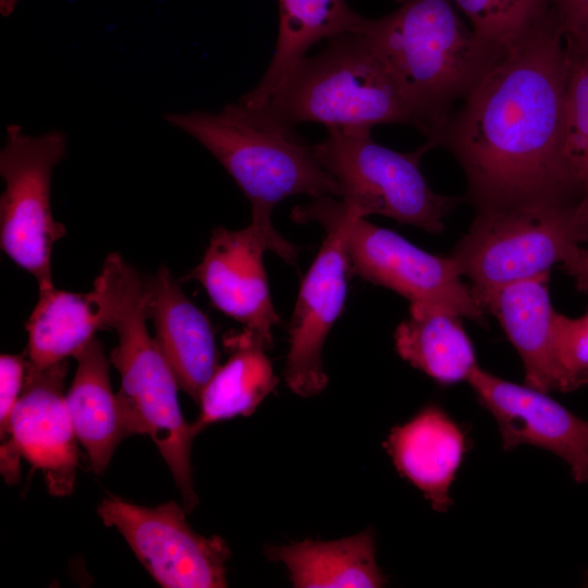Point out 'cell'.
<instances>
[{
  "label": "cell",
  "instance_id": "1",
  "mask_svg": "<svg viewBox=\"0 0 588 588\" xmlns=\"http://www.w3.org/2000/svg\"><path fill=\"white\" fill-rule=\"evenodd\" d=\"M569 61L547 12L507 46L451 115L438 146L461 164L477 211L584 200L583 182L566 151Z\"/></svg>",
  "mask_w": 588,
  "mask_h": 588
},
{
  "label": "cell",
  "instance_id": "2",
  "mask_svg": "<svg viewBox=\"0 0 588 588\" xmlns=\"http://www.w3.org/2000/svg\"><path fill=\"white\" fill-rule=\"evenodd\" d=\"M401 1L382 17L362 16L354 29L399 84L417 130L437 147L456 101L501 61L507 47L468 28L452 0Z\"/></svg>",
  "mask_w": 588,
  "mask_h": 588
},
{
  "label": "cell",
  "instance_id": "3",
  "mask_svg": "<svg viewBox=\"0 0 588 588\" xmlns=\"http://www.w3.org/2000/svg\"><path fill=\"white\" fill-rule=\"evenodd\" d=\"M93 292L106 330L118 345L110 362L121 376L117 393L131 434H147L164 458L186 511L198 503L191 468V424L183 417L179 383L146 322L145 279L119 253H111L94 281Z\"/></svg>",
  "mask_w": 588,
  "mask_h": 588
},
{
  "label": "cell",
  "instance_id": "4",
  "mask_svg": "<svg viewBox=\"0 0 588 588\" xmlns=\"http://www.w3.org/2000/svg\"><path fill=\"white\" fill-rule=\"evenodd\" d=\"M164 120L210 151L250 203V223L267 231L275 232L272 210L292 195L341 196L313 145L266 107L237 100L219 112L169 113Z\"/></svg>",
  "mask_w": 588,
  "mask_h": 588
},
{
  "label": "cell",
  "instance_id": "5",
  "mask_svg": "<svg viewBox=\"0 0 588 588\" xmlns=\"http://www.w3.org/2000/svg\"><path fill=\"white\" fill-rule=\"evenodd\" d=\"M289 124L326 127L404 124L416 114L368 40L356 29L328 39L318 53L301 59L262 106Z\"/></svg>",
  "mask_w": 588,
  "mask_h": 588
},
{
  "label": "cell",
  "instance_id": "6",
  "mask_svg": "<svg viewBox=\"0 0 588 588\" xmlns=\"http://www.w3.org/2000/svg\"><path fill=\"white\" fill-rule=\"evenodd\" d=\"M588 241V204L559 206L530 203L477 211L468 232L450 258L473 284L497 286L566 270Z\"/></svg>",
  "mask_w": 588,
  "mask_h": 588
},
{
  "label": "cell",
  "instance_id": "7",
  "mask_svg": "<svg viewBox=\"0 0 588 588\" xmlns=\"http://www.w3.org/2000/svg\"><path fill=\"white\" fill-rule=\"evenodd\" d=\"M326 128L327 137L313 145L314 152L358 216L380 215L429 233L443 231V219L458 198L434 193L422 175L421 157L434 148L430 142L400 152L375 142L371 128Z\"/></svg>",
  "mask_w": 588,
  "mask_h": 588
},
{
  "label": "cell",
  "instance_id": "8",
  "mask_svg": "<svg viewBox=\"0 0 588 588\" xmlns=\"http://www.w3.org/2000/svg\"><path fill=\"white\" fill-rule=\"evenodd\" d=\"M68 136L61 131L29 135L9 124L0 151L4 191L0 197V246L21 269L30 273L39 290L54 287L51 253L65 226L53 219L50 204L53 169L63 160Z\"/></svg>",
  "mask_w": 588,
  "mask_h": 588
},
{
  "label": "cell",
  "instance_id": "9",
  "mask_svg": "<svg viewBox=\"0 0 588 588\" xmlns=\"http://www.w3.org/2000/svg\"><path fill=\"white\" fill-rule=\"evenodd\" d=\"M292 219L299 223L316 221L327 231L321 248L301 283L289 329L290 348L284 370L291 391L309 397L327 385L321 352L346 299L351 271L346 247L347 207L333 196L315 198L294 208Z\"/></svg>",
  "mask_w": 588,
  "mask_h": 588
},
{
  "label": "cell",
  "instance_id": "10",
  "mask_svg": "<svg viewBox=\"0 0 588 588\" xmlns=\"http://www.w3.org/2000/svg\"><path fill=\"white\" fill-rule=\"evenodd\" d=\"M185 511L174 501L147 507L108 497L101 501L98 515L106 526L118 529L161 587H226L231 558L226 542L195 532Z\"/></svg>",
  "mask_w": 588,
  "mask_h": 588
},
{
  "label": "cell",
  "instance_id": "11",
  "mask_svg": "<svg viewBox=\"0 0 588 588\" xmlns=\"http://www.w3.org/2000/svg\"><path fill=\"white\" fill-rule=\"evenodd\" d=\"M345 205L351 271L411 303L433 304L485 323L483 309L450 256L430 254L394 231L368 222Z\"/></svg>",
  "mask_w": 588,
  "mask_h": 588
},
{
  "label": "cell",
  "instance_id": "12",
  "mask_svg": "<svg viewBox=\"0 0 588 588\" xmlns=\"http://www.w3.org/2000/svg\"><path fill=\"white\" fill-rule=\"evenodd\" d=\"M266 250L287 264H294L298 254V247L278 232L253 223L236 231L219 226L213 230L201 261L184 279L199 282L218 310L243 323L268 347L280 317L264 266Z\"/></svg>",
  "mask_w": 588,
  "mask_h": 588
},
{
  "label": "cell",
  "instance_id": "13",
  "mask_svg": "<svg viewBox=\"0 0 588 588\" xmlns=\"http://www.w3.org/2000/svg\"><path fill=\"white\" fill-rule=\"evenodd\" d=\"M66 372V360L40 371L26 367L24 387L1 444V473L9 483L19 481L23 457L42 473L51 495L72 493L78 450L64 402Z\"/></svg>",
  "mask_w": 588,
  "mask_h": 588
},
{
  "label": "cell",
  "instance_id": "14",
  "mask_svg": "<svg viewBox=\"0 0 588 588\" xmlns=\"http://www.w3.org/2000/svg\"><path fill=\"white\" fill-rule=\"evenodd\" d=\"M467 381L494 417L505 450L519 444L546 449L569 465L578 483L588 482V420L547 392L501 379L478 366Z\"/></svg>",
  "mask_w": 588,
  "mask_h": 588
},
{
  "label": "cell",
  "instance_id": "15",
  "mask_svg": "<svg viewBox=\"0 0 588 588\" xmlns=\"http://www.w3.org/2000/svg\"><path fill=\"white\" fill-rule=\"evenodd\" d=\"M549 277L550 272H543L497 286L473 284L470 289L483 311L499 320L518 352L525 383L547 393L569 392L576 387L559 354Z\"/></svg>",
  "mask_w": 588,
  "mask_h": 588
},
{
  "label": "cell",
  "instance_id": "16",
  "mask_svg": "<svg viewBox=\"0 0 588 588\" xmlns=\"http://www.w3.org/2000/svg\"><path fill=\"white\" fill-rule=\"evenodd\" d=\"M145 283L146 313L155 327V340L179 387L198 403L220 366L213 327L164 265Z\"/></svg>",
  "mask_w": 588,
  "mask_h": 588
},
{
  "label": "cell",
  "instance_id": "17",
  "mask_svg": "<svg viewBox=\"0 0 588 588\" xmlns=\"http://www.w3.org/2000/svg\"><path fill=\"white\" fill-rule=\"evenodd\" d=\"M397 471L417 487L431 506L452 505L450 487L467 451L462 428L436 404L395 426L384 442Z\"/></svg>",
  "mask_w": 588,
  "mask_h": 588
},
{
  "label": "cell",
  "instance_id": "18",
  "mask_svg": "<svg viewBox=\"0 0 588 588\" xmlns=\"http://www.w3.org/2000/svg\"><path fill=\"white\" fill-rule=\"evenodd\" d=\"M73 357L77 360V368L64 402L75 436L87 451L93 471L101 475L119 443L131 433L111 388V362L102 343L94 336Z\"/></svg>",
  "mask_w": 588,
  "mask_h": 588
},
{
  "label": "cell",
  "instance_id": "19",
  "mask_svg": "<svg viewBox=\"0 0 588 588\" xmlns=\"http://www.w3.org/2000/svg\"><path fill=\"white\" fill-rule=\"evenodd\" d=\"M224 346L229 358L203 389L199 415L191 424L195 437L213 422L249 416L279 382L266 344L250 330L228 333Z\"/></svg>",
  "mask_w": 588,
  "mask_h": 588
},
{
  "label": "cell",
  "instance_id": "20",
  "mask_svg": "<svg viewBox=\"0 0 588 588\" xmlns=\"http://www.w3.org/2000/svg\"><path fill=\"white\" fill-rule=\"evenodd\" d=\"M461 318L433 304L411 303L394 334L397 354L440 384L467 381L478 365Z\"/></svg>",
  "mask_w": 588,
  "mask_h": 588
},
{
  "label": "cell",
  "instance_id": "21",
  "mask_svg": "<svg viewBox=\"0 0 588 588\" xmlns=\"http://www.w3.org/2000/svg\"><path fill=\"white\" fill-rule=\"evenodd\" d=\"M360 19L346 0H279L273 57L259 83L240 100L250 107L265 106L311 46L353 30Z\"/></svg>",
  "mask_w": 588,
  "mask_h": 588
},
{
  "label": "cell",
  "instance_id": "22",
  "mask_svg": "<svg viewBox=\"0 0 588 588\" xmlns=\"http://www.w3.org/2000/svg\"><path fill=\"white\" fill-rule=\"evenodd\" d=\"M375 534L366 529L333 541L304 540L268 548L269 560L286 566L298 588L382 587L387 578L375 558Z\"/></svg>",
  "mask_w": 588,
  "mask_h": 588
},
{
  "label": "cell",
  "instance_id": "23",
  "mask_svg": "<svg viewBox=\"0 0 588 588\" xmlns=\"http://www.w3.org/2000/svg\"><path fill=\"white\" fill-rule=\"evenodd\" d=\"M26 367L40 371L74 356L97 331L106 330L94 292L39 290L26 323Z\"/></svg>",
  "mask_w": 588,
  "mask_h": 588
},
{
  "label": "cell",
  "instance_id": "24",
  "mask_svg": "<svg viewBox=\"0 0 588 588\" xmlns=\"http://www.w3.org/2000/svg\"><path fill=\"white\" fill-rule=\"evenodd\" d=\"M565 106L566 151L584 186L588 204V54L569 52Z\"/></svg>",
  "mask_w": 588,
  "mask_h": 588
},
{
  "label": "cell",
  "instance_id": "25",
  "mask_svg": "<svg viewBox=\"0 0 588 588\" xmlns=\"http://www.w3.org/2000/svg\"><path fill=\"white\" fill-rule=\"evenodd\" d=\"M559 354L576 389L588 384V311L571 318L555 314Z\"/></svg>",
  "mask_w": 588,
  "mask_h": 588
},
{
  "label": "cell",
  "instance_id": "26",
  "mask_svg": "<svg viewBox=\"0 0 588 588\" xmlns=\"http://www.w3.org/2000/svg\"><path fill=\"white\" fill-rule=\"evenodd\" d=\"M568 51L588 54V0H547Z\"/></svg>",
  "mask_w": 588,
  "mask_h": 588
},
{
  "label": "cell",
  "instance_id": "27",
  "mask_svg": "<svg viewBox=\"0 0 588 588\" xmlns=\"http://www.w3.org/2000/svg\"><path fill=\"white\" fill-rule=\"evenodd\" d=\"M26 373L25 355L0 356V431L7 434L13 409L24 387Z\"/></svg>",
  "mask_w": 588,
  "mask_h": 588
},
{
  "label": "cell",
  "instance_id": "28",
  "mask_svg": "<svg viewBox=\"0 0 588 588\" xmlns=\"http://www.w3.org/2000/svg\"><path fill=\"white\" fill-rule=\"evenodd\" d=\"M469 20L471 28L479 35L503 46L509 37L495 0H452Z\"/></svg>",
  "mask_w": 588,
  "mask_h": 588
},
{
  "label": "cell",
  "instance_id": "29",
  "mask_svg": "<svg viewBox=\"0 0 588 588\" xmlns=\"http://www.w3.org/2000/svg\"><path fill=\"white\" fill-rule=\"evenodd\" d=\"M495 3L509 37V45L548 11L547 0H495Z\"/></svg>",
  "mask_w": 588,
  "mask_h": 588
},
{
  "label": "cell",
  "instance_id": "30",
  "mask_svg": "<svg viewBox=\"0 0 588 588\" xmlns=\"http://www.w3.org/2000/svg\"><path fill=\"white\" fill-rule=\"evenodd\" d=\"M566 272L575 279L577 290L588 294V247L581 249L578 259Z\"/></svg>",
  "mask_w": 588,
  "mask_h": 588
}]
</instances>
